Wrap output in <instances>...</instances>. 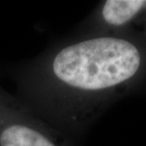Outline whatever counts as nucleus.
Returning <instances> with one entry per match:
<instances>
[{
	"label": "nucleus",
	"instance_id": "f257e3e1",
	"mask_svg": "<svg viewBox=\"0 0 146 146\" xmlns=\"http://www.w3.org/2000/svg\"><path fill=\"white\" fill-rule=\"evenodd\" d=\"M142 56L135 44L114 35H86L54 44L11 66L14 95L68 137L86 127L118 90L138 74Z\"/></svg>",
	"mask_w": 146,
	"mask_h": 146
},
{
	"label": "nucleus",
	"instance_id": "f03ea898",
	"mask_svg": "<svg viewBox=\"0 0 146 146\" xmlns=\"http://www.w3.org/2000/svg\"><path fill=\"white\" fill-rule=\"evenodd\" d=\"M66 138L0 84V146H69Z\"/></svg>",
	"mask_w": 146,
	"mask_h": 146
},
{
	"label": "nucleus",
	"instance_id": "7ed1b4c3",
	"mask_svg": "<svg viewBox=\"0 0 146 146\" xmlns=\"http://www.w3.org/2000/svg\"><path fill=\"white\" fill-rule=\"evenodd\" d=\"M146 9L143 0H107L96 13L99 28L117 29L128 25Z\"/></svg>",
	"mask_w": 146,
	"mask_h": 146
}]
</instances>
